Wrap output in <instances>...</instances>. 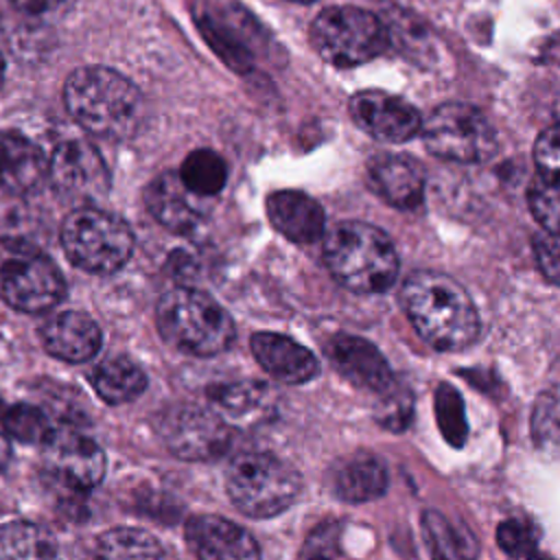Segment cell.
I'll use <instances>...</instances> for the list:
<instances>
[{"label": "cell", "instance_id": "484cf974", "mask_svg": "<svg viewBox=\"0 0 560 560\" xmlns=\"http://www.w3.org/2000/svg\"><path fill=\"white\" fill-rule=\"evenodd\" d=\"M96 560H164L158 538L138 527H114L96 538Z\"/></svg>", "mask_w": 560, "mask_h": 560}, {"label": "cell", "instance_id": "836d02e7", "mask_svg": "<svg viewBox=\"0 0 560 560\" xmlns=\"http://www.w3.org/2000/svg\"><path fill=\"white\" fill-rule=\"evenodd\" d=\"M497 542L512 556H525V553H534L536 549V534H534V527L523 523V521H516V518H510L505 523L499 525L497 529Z\"/></svg>", "mask_w": 560, "mask_h": 560}, {"label": "cell", "instance_id": "8fae6325", "mask_svg": "<svg viewBox=\"0 0 560 560\" xmlns=\"http://www.w3.org/2000/svg\"><path fill=\"white\" fill-rule=\"evenodd\" d=\"M48 182L63 199L83 208L107 195L109 171L92 142L66 140L48 158Z\"/></svg>", "mask_w": 560, "mask_h": 560}, {"label": "cell", "instance_id": "30bf717a", "mask_svg": "<svg viewBox=\"0 0 560 560\" xmlns=\"http://www.w3.org/2000/svg\"><path fill=\"white\" fill-rule=\"evenodd\" d=\"M158 431L164 444L182 459L206 462L223 455L232 433L221 413L199 405H177L162 413Z\"/></svg>", "mask_w": 560, "mask_h": 560}, {"label": "cell", "instance_id": "52a82bcc", "mask_svg": "<svg viewBox=\"0 0 560 560\" xmlns=\"http://www.w3.org/2000/svg\"><path fill=\"white\" fill-rule=\"evenodd\" d=\"M61 247L68 260L88 273H114L133 252L129 225L101 208L83 206L61 223Z\"/></svg>", "mask_w": 560, "mask_h": 560}, {"label": "cell", "instance_id": "7a4b0ae2", "mask_svg": "<svg viewBox=\"0 0 560 560\" xmlns=\"http://www.w3.org/2000/svg\"><path fill=\"white\" fill-rule=\"evenodd\" d=\"M68 114L92 136L107 140L131 138L142 118V96L120 72L105 66L74 70L63 85Z\"/></svg>", "mask_w": 560, "mask_h": 560}, {"label": "cell", "instance_id": "2e32d148", "mask_svg": "<svg viewBox=\"0 0 560 560\" xmlns=\"http://www.w3.org/2000/svg\"><path fill=\"white\" fill-rule=\"evenodd\" d=\"M368 179L372 190L389 206L411 210L422 203L424 197V171L422 166L398 153H378L368 162Z\"/></svg>", "mask_w": 560, "mask_h": 560}, {"label": "cell", "instance_id": "d590c367", "mask_svg": "<svg viewBox=\"0 0 560 560\" xmlns=\"http://www.w3.org/2000/svg\"><path fill=\"white\" fill-rule=\"evenodd\" d=\"M18 11L33 18H59L72 9L74 0H9Z\"/></svg>", "mask_w": 560, "mask_h": 560}, {"label": "cell", "instance_id": "ffe728a7", "mask_svg": "<svg viewBox=\"0 0 560 560\" xmlns=\"http://www.w3.org/2000/svg\"><path fill=\"white\" fill-rule=\"evenodd\" d=\"M267 217L271 225L293 243H315L324 236V208L300 190H278L267 197Z\"/></svg>", "mask_w": 560, "mask_h": 560}, {"label": "cell", "instance_id": "e575fe53", "mask_svg": "<svg viewBox=\"0 0 560 560\" xmlns=\"http://www.w3.org/2000/svg\"><path fill=\"white\" fill-rule=\"evenodd\" d=\"M534 254L542 276L560 284V234L545 232L534 238Z\"/></svg>", "mask_w": 560, "mask_h": 560}, {"label": "cell", "instance_id": "e0dca14e", "mask_svg": "<svg viewBox=\"0 0 560 560\" xmlns=\"http://www.w3.org/2000/svg\"><path fill=\"white\" fill-rule=\"evenodd\" d=\"M330 361L352 385L385 394L394 385V372L381 350L363 337L339 335L330 343Z\"/></svg>", "mask_w": 560, "mask_h": 560}, {"label": "cell", "instance_id": "5b68a950", "mask_svg": "<svg viewBox=\"0 0 560 560\" xmlns=\"http://www.w3.org/2000/svg\"><path fill=\"white\" fill-rule=\"evenodd\" d=\"M300 486L298 470L271 453H238L225 468V488L232 503L254 518L284 512L295 501Z\"/></svg>", "mask_w": 560, "mask_h": 560}, {"label": "cell", "instance_id": "603a6c76", "mask_svg": "<svg viewBox=\"0 0 560 560\" xmlns=\"http://www.w3.org/2000/svg\"><path fill=\"white\" fill-rule=\"evenodd\" d=\"M210 400L238 424H258L276 413V392L258 381L223 383L208 389Z\"/></svg>", "mask_w": 560, "mask_h": 560}, {"label": "cell", "instance_id": "cb8c5ba5", "mask_svg": "<svg viewBox=\"0 0 560 560\" xmlns=\"http://www.w3.org/2000/svg\"><path fill=\"white\" fill-rule=\"evenodd\" d=\"M90 383L94 392L109 405H122L138 398L147 387V376L138 363L127 357H112L101 361L92 374Z\"/></svg>", "mask_w": 560, "mask_h": 560}, {"label": "cell", "instance_id": "3957f363", "mask_svg": "<svg viewBox=\"0 0 560 560\" xmlns=\"http://www.w3.org/2000/svg\"><path fill=\"white\" fill-rule=\"evenodd\" d=\"M324 260L335 280L357 293L387 291L398 273L392 238L363 221L335 225L324 241Z\"/></svg>", "mask_w": 560, "mask_h": 560}, {"label": "cell", "instance_id": "60d3db41", "mask_svg": "<svg viewBox=\"0 0 560 560\" xmlns=\"http://www.w3.org/2000/svg\"><path fill=\"white\" fill-rule=\"evenodd\" d=\"M289 2H298V4H311V2H317V0H289Z\"/></svg>", "mask_w": 560, "mask_h": 560}, {"label": "cell", "instance_id": "4fadbf2b", "mask_svg": "<svg viewBox=\"0 0 560 560\" xmlns=\"http://www.w3.org/2000/svg\"><path fill=\"white\" fill-rule=\"evenodd\" d=\"M44 464L55 481L77 492L98 486L105 475V453L77 431H55L44 444Z\"/></svg>", "mask_w": 560, "mask_h": 560}, {"label": "cell", "instance_id": "ab89813d", "mask_svg": "<svg viewBox=\"0 0 560 560\" xmlns=\"http://www.w3.org/2000/svg\"><path fill=\"white\" fill-rule=\"evenodd\" d=\"M308 560H332L330 556H308Z\"/></svg>", "mask_w": 560, "mask_h": 560}, {"label": "cell", "instance_id": "ba28073f", "mask_svg": "<svg viewBox=\"0 0 560 560\" xmlns=\"http://www.w3.org/2000/svg\"><path fill=\"white\" fill-rule=\"evenodd\" d=\"M63 295V276L39 247L13 236L0 238V298L11 308L44 313Z\"/></svg>", "mask_w": 560, "mask_h": 560}, {"label": "cell", "instance_id": "d6986e66", "mask_svg": "<svg viewBox=\"0 0 560 560\" xmlns=\"http://www.w3.org/2000/svg\"><path fill=\"white\" fill-rule=\"evenodd\" d=\"M39 339L48 354L70 363L88 361L101 348L96 322L81 311H61L48 317L39 326Z\"/></svg>", "mask_w": 560, "mask_h": 560}, {"label": "cell", "instance_id": "b9f144b4", "mask_svg": "<svg viewBox=\"0 0 560 560\" xmlns=\"http://www.w3.org/2000/svg\"><path fill=\"white\" fill-rule=\"evenodd\" d=\"M0 409H2V405H0Z\"/></svg>", "mask_w": 560, "mask_h": 560}, {"label": "cell", "instance_id": "277c9868", "mask_svg": "<svg viewBox=\"0 0 560 560\" xmlns=\"http://www.w3.org/2000/svg\"><path fill=\"white\" fill-rule=\"evenodd\" d=\"M158 328L177 350L195 357H212L228 350L236 337L230 313L208 293L175 287L158 302Z\"/></svg>", "mask_w": 560, "mask_h": 560}, {"label": "cell", "instance_id": "7c38bea8", "mask_svg": "<svg viewBox=\"0 0 560 560\" xmlns=\"http://www.w3.org/2000/svg\"><path fill=\"white\" fill-rule=\"evenodd\" d=\"M348 112L361 131L383 142H407L422 127V116L409 101L383 90L357 92Z\"/></svg>", "mask_w": 560, "mask_h": 560}, {"label": "cell", "instance_id": "9c48e42d", "mask_svg": "<svg viewBox=\"0 0 560 560\" xmlns=\"http://www.w3.org/2000/svg\"><path fill=\"white\" fill-rule=\"evenodd\" d=\"M424 147L440 160L479 164L497 151V133L486 114L468 103L438 105L420 127Z\"/></svg>", "mask_w": 560, "mask_h": 560}, {"label": "cell", "instance_id": "9a60e30c", "mask_svg": "<svg viewBox=\"0 0 560 560\" xmlns=\"http://www.w3.org/2000/svg\"><path fill=\"white\" fill-rule=\"evenodd\" d=\"M203 197L190 192L177 173H162L144 188V203L151 217L175 234L195 232L206 219Z\"/></svg>", "mask_w": 560, "mask_h": 560}, {"label": "cell", "instance_id": "4316f807", "mask_svg": "<svg viewBox=\"0 0 560 560\" xmlns=\"http://www.w3.org/2000/svg\"><path fill=\"white\" fill-rule=\"evenodd\" d=\"M177 175L190 192L199 197H212L223 190L228 182V166L217 151L195 149L186 155Z\"/></svg>", "mask_w": 560, "mask_h": 560}, {"label": "cell", "instance_id": "4dcf8cb0", "mask_svg": "<svg viewBox=\"0 0 560 560\" xmlns=\"http://www.w3.org/2000/svg\"><path fill=\"white\" fill-rule=\"evenodd\" d=\"M435 418L442 429L444 440H448L453 446H462L468 435V424H466V413H464V402L459 392L442 383L438 385L435 392Z\"/></svg>", "mask_w": 560, "mask_h": 560}, {"label": "cell", "instance_id": "7402d4cb", "mask_svg": "<svg viewBox=\"0 0 560 560\" xmlns=\"http://www.w3.org/2000/svg\"><path fill=\"white\" fill-rule=\"evenodd\" d=\"M328 486L337 499L363 503L387 490V468L381 457L368 451H357L330 468Z\"/></svg>", "mask_w": 560, "mask_h": 560}, {"label": "cell", "instance_id": "d6a6232c", "mask_svg": "<svg viewBox=\"0 0 560 560\" xmlns=\"http://www.w3.org/2000/svg\"><path fill=\"white\" fill-rule=\"evenodd\" d=\"M534 162L542 179L560 182V125L545 127L534 142Z\"/></svg>", "mask_w": 560, "mask_h": 560}, {"label": "cell", "instance_id": "6da1fadb", "mask_svg": "<svg viewBox=\"0 0 560 560\" xmlns=\"http://www.w3.org/2000/svg\"><path fill=\"white\" fill-rule=\"evenodd\" d=\"M400 302L418 335L438 350H462L479 337L481 324L470 295L440 271L411 273Z\"/></svg>", "mask_w": 560, "mask_h": 560}, {"label": "cell", "instance_id": "1f68e13d", "mask_svg": "<svg viewBox=\"0 0 560 560\" xmlns=\"http://www.w3.org/2000/svg\"><path fill=\"white\" fill-rule=\"evenodd\" d=\"M527 206L545 232L560 234V182L534 179L527 188Z\"/></svg>", "mask_w": 560, "mask_h": 560}, {"label": "cell", "instance_id": "44dd1931", "mask_svg": "<svg viewBox=\"0 0 560 560\" xmlns=\"http://www.w3.org/2000/svg\"><path fill=\"white\" fill-rule=\"evenodd\" d=\"M252 352L267 374L291 385L306 383L319 372L315 354L287 335L256 332L252 337Z\"/></svg>", "mask_w": 560, "mask_h": 560}, {"label": "cell", "instance_id": "8992f818", "mask_svg": "<svg viewBox=\"0 0 560 560\" xmlns=\"http://www.w3.org/2000/svg\"><path fill=\"white\" fill-rule=\"evenodd\" d=\"M311 44L335 68H354L385 52L389 46L385 22L361 7L337 4L317 13L311 24Z\"/></svg>", "mask_w": 560, "mask_h": 560}, {"label": "cell", "instance_id": "f1b7e54d", "mask_svg": "<svg viewBox=\"0 0 560 560\" xmlns=\"http://www.w3.org/2000/svg\"><path fill=\"white\" fill-rule=\"evenodd\" d=\"M422 529L427 545L431 547L433 560H470L472 551L466 547L462 534L453 529V525L433 510L422 514Z\"/></svg>", "mask_w": 560, "mask_h": 560}, {"label": "cell", "instance_id": "5bb4252c", "mask_svg": "<svg viewBox=\"0 0 560 560\" xmlns=\"http://www.w3.org/2000/svg\"><path fill=\"white\" fill-rule=\"evenodd\" d=\"M186 545L199 560H258V545L252 534L212 514L188 518Z\"/></svg>", "mask_w": 560, "mask_h": 560}, {"label": "cell", "instance_id": "f546056e", "mask_svg": "<svg viewBox=\"0 0 560 560\" xmlns=\"http://www.w3.org/2000/svg\"><path fill=\"white\" fill-rule=\"evenodd\" d=\"M532 440L547 455H560V396L542 394L534 402Z\"/></svg>", "mask_w": 560, "mask_h": 560}, {"label": "cell", "instance_id": "74e56055", "mask_svg": "<svg viewBox=\"0 0 560 560\" xmlns=\"http://www.w3.org/2000/svg\"><path fill=\"white\" fill-rule=\"evenodd\" d=\"M512 560H545V558H540V556H536V553H525V556H516V558H512Z\"/></svg>", "mask_w": 560, "mask_h": 560}, {"label": "cell", "instance_id": "83f0119b", "mask_svg": "<svg viewBox=\"0 0 560 560\" xmlns=\"http://www.w3.org/2000/svg\"><path fill=\"white\" fill-rule=\"evenodd\" d=\"M0 424L18 442L37 444V446H44L55 433L48 416L42 409H37L35 405H28V402H18V405H11V407H2L0 409Z\"/></svg>", "mask_w": 560, "mask_h": 560}, {"label": "cell", "instance_id": "8d00e7d4", "mask_svg": "<svg viewBox=\"0 0 560 560\" xmlns=\"http://www.w3.org/2000/svg\"><path fill=\"white\" fill-rule=\"evenodd\" d=\"M9 459H11V444H9V440L0 433V470L7 468Z\"/></svg>", "mask_w": 560, "mask_h": 560}, {"label": "cell", "instance_id": "ac0fdd59", "mask_svg": "<svg viewBox=\"0 0 560 560\" xmlns=\"http://www.w3.org/2000/svg\"><path fill=\"white\" fill-rule=\"evenodd\" d=\"M48 179V158L18 131H0V188L11 195H33Z\"/></svg>", "mask_w": 560, "mask_h": 560}, {"label": "cell", "instance_id": "d4e9b609", "mask_svg": "<svg viewBox=\"0 0 560 560\" xmlns=\"http://www.w3.org/2000/svg\"><path fill=\"white\" fill-rule=\"evenodd\" d=\"M55 536L31 521H9L0 525V560H57Z\"/></svg>", "mask_w": 560, "mask_h": 560}, {"label": "cell", "instance_id": "f35d334b", "mask_svg": "<svg viewBox=\"0 0 560 560\" xmlns=\"http://www.w3.org/2000/svg\"><path fill=\"white\" fill-rule=\"evenodd\" d=\"M2 81H4V59L0 55V88H2Z\"/></svg>", "mask_w": 560, "mask_h": 560}]
</instances>
